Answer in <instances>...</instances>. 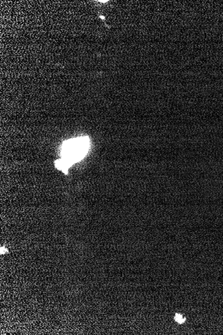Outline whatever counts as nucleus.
Listing matches in <instances>:
<instances>
[{
    "instance_id": "7ed1b4c3",
    "label": "nucleus",
    "mask_w": 223,
    "mask_h": 335,
    "mask_svg": "<svg viewBox=\"0 0 223 335\" xmlns=\"http://www.w3.org/2000/svg\"><path fill=\"white\" fill-rule=\"evenodd\" d=\"M175 319L178 323H183L186 320L184 317L182 316L181 314H176Z\"/></svg>"
},
{
    "instance_id": "f257e3e1",
    "label": "nucleus",
    "mask_w": 223,
    "mask_h": 335,
    "mask_svg": "<svg viewBox=\"0 0 223 335\" xmlns=\"http://www.w3.org/2000/svg\"><path fill=\"white\" fill-rule=\"evenodd\" d=\"M89 141L85 138H78L68 141L61 150L63 159L71 165L80 161L87 153Z\"/></svg>"
},
{
    "instance_id": "f03ea898",
    "label": "nucleus",
    "mask_w": 223,
    "mask_h": 335,
    "mask_svg": "<svg viewBox=\"0 0 223 335\" xmlns=\"http://www.w3.org/2000/svg\"><path fill=\"white\" fill-rule=\"evenodd\" d=\"M56 166L57 169H61V171H65V170L68 169V168L71 166V165L68 162H67L66 161L61 159V160L57 161L56 163Z\"/></svg>"
}]
</instances>
